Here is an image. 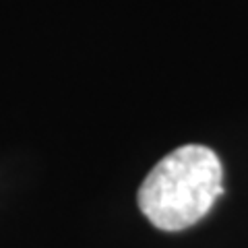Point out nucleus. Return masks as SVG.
<instances>
[{
    "instance_id": "f257e3e1",
    "label": "nucleus",
    "mask_w": 248,
    "mask_h": 248,
    "mask_svg": "<svg viewBox=\"0 0 248 248\" xmlns=\"http://www.w3.org/2000/svg\"><path fill=\"white\" fill-rule=\"evenodd\" d=\"M223 192L221 161L205 145H182L155 166L139 188V207L155 228L186 230Z\"/></svg>"
}]
</instances>
